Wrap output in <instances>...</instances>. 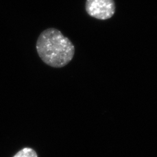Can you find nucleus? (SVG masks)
<instances>
[{
	"instance_id": "7ed1b4c3",
	"label": "nucleus",
	"mask_w": 157,
	"mask_h": 157,
	"mask_svg": "<svg viewBox=\"0 0 157 157\" xmlns=\"http://www.w3.org/2000/svg\"><path fill=\"white\" fill-rule=\"evenodd\" d=\"M13 157H37V155L33 149L25 148L18 152Z\"/></svg>"
},
{
	"instance_id": "f257e3e1",
	"label": "nucleus",
	"mask_w": 157,
	"mask_h": 157,
	"mask_svg": "<svg viewBox=\"0 0 157 157\" xmlns=\"http://www.w3.org/2000/svg\"><path fill=\"white\" fill-rule=\"evenodd\" d=\"M36 50L45 64L56 68L67 65L72 60L75 52L71 41L55 28L47 29L40 34Z\"/></svg>"
},
{
	"instance_id": "f03ea898",
	"label": "nucleus",
	"mask_w": 157,
	"mask_h": 157,
	"mask_svg": "<svg viewBox=\"0 0 157 157\" xmlns=\"http://www.w3.org/2000/svg\"><path fill=\"white\" fill-rule=\"evenodd\" d=\"M113 0H87L86 11L90 17L99 20H107L115 13Z\"/></svg>"
}]
</instances>
